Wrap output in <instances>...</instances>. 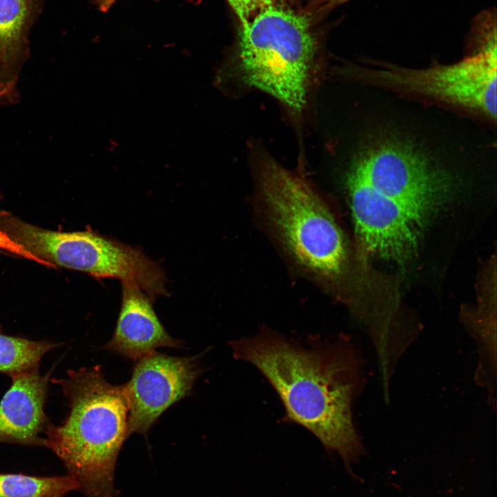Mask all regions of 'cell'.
<instances>
[{
    "label": "cell",
    "instance_id": "9a60e30c",
    "mask_svg": "<svg viewBox=\"0 0 497 497\" xmlns=\"http://www.w3.org/2000/svg\"><path fill=\"white\" fill-rule=\"evenodd\" d=\"M350 0H309L302 10L313 21L334 8Z\"/></svg>",
    "mask_w": 497,
    "mask_h": 497
},
{
    "label": "cell",
    "instance_id": "2e32d148",
    "mask_svg": "<svg viewBox=\"0 0 497 497\" xmlns=\"http://www.w3.org/2000/svg\"><path fill=\"white\" fill-rule=\"evenodd\" d=\"M0 248L19 255L37 262L35 258L24 251L21 246L12 241L8 236L0 230Z\"/></svg>",
    "mask_w": 497,
    "mask_h": 497
},
{
    "label": "cell",
    "instance_id": "5b68a950",
    "mask_svg": "<svg viewBox=\"0 0 497 497\" xmlns=\"http://www.w3.org/2000/svg\"><path fill=\"white\" fill-rule=\"evenodd\" d=\"M346 72L360 81L434 98L496 117V43L448 66L411 69L351 66Z\"/></svg>",
    "mask_w": 497,
    "mask_h": 497
},
{
    "label": "cell",
    "instance_id": "7c38bea8",
    "mask_svg": "<svg viewBox=\"0 0 497 497\" xmlns=\"http://www.w3.org/2000/svg\"><path fill=\"white\" fill-rule=\"evenodd\" d=\"M78 489V483L68 474L35 476L0 473V497H65Z\"/></svg>",
    "mask_w": 497,
    "mask_h": 497
},
{
    "label": "cell",
    "instance_id": "52a82bcc",
    "mask_svg": "<svg viewBox=\"0 0 497 497\" xmlns=\"http://www.w3.org/2000/svg\"><path fill=\"white\" fill-rule=\"evenodd\" d=\"M359 251L398 262L411 258L418 246L419 226L414 214L379 193L351 162L345 175Z\"/></svg>",
    "mask_w": 497,
    "mask_h": 497
},
{
    "label": "cell",
    "instance_id": "8fae6325",
    "mask_svg": "<svg viewBox=\"0 0 497 497\" xmlns=\"http://www.w3.org/2000/svg\"><path fill=\"white\" fill-rule=\"evenodd\" d=\"M35 0H0V106L19 99L18 79L27 57L26 33Z\"/></svg>",
    "mask_w": 497,
    "mask_h": 497
},
{
    "label": "cell",
    "instance_id": "3957f363",
    "mask_svg": "<svg viewBox=\"0 0 497 497\" xmlns=\"http://www.w3.org/2000/svg\"><path fill=\"white\" fill-rule=\"evenodd\" d=\"M313 21L303 11L273 3L240 28L233 59L238 86L276 99L302 119L321 72Z\"/></svg>",
    "mask_w": 497,
    "mask_h": 497
},
{
    "label": "cell",
    "instance_id": "ac0fdd59",
    "mask_svg": "<svg viewBox=\"0 0 497 497\" xmlns=\"http://www.w3.org/2000/svg\"><path fill=\"white\" fill-rule=\"evenodd\" d=\"M116 0H95L99 9L102 12H107L114 4Z\"/></svg>",
    "mask_w": 497,
    "mask_h": 497
},
{
    "label": "cell",
    "instance_id": "ba28073f",
    "mask_svg": "<svg viewBox=\"0 0 497 497\" xmlns=\"http://www.w3.org/2000/svg\"><path fill=\"white\" fill-rule=\"evenodd\" d=\"M197 357H174L153 351L135 360L123 384L128 404V436H147L171 405L188 396L201 373Z\"/></svg>",
    "mask_w": 497,
    "mask_h": 497
},
{
    "label": "cell",
    "instance_id": "e0dca14e",
    "mask_svg": "<svg viewBox=\"0 0 497 497\" xmlns=\"http://www.w3.org/2000/svg\"><path fill=\"white\" fill-rule=\"evenodd\" d=\"M273 2L280 6L299 10L301 6L300 0H273Z\"/></svg>",
    "mask_w": 497,
    "mask_h": 497
},
{
    "label": "cell",
    "instance_id": "277c9868",
    "mask_svg": "<svg viewBox=\"0 0 497 497\" xmlns=\"http://www.w3.org/2000/svg\"><path fill=\"white\" fill-rule=\"evenodd\" d=\"M255 175L260 203L271 230L293 261L329 287L347 272L343 233L324 200L303 177L260 153Z\"/></svg>",
    "mask_w": 497,
    "mask_h": 497
},
{
    "label": "cell",
    "instance_id": "9c48e42d",
    "mask_svg": "<svg viewBox=\"0 0 497 497\" xmlns=\"http://www.w3.org/2000/svg\"><path fill=\"white\" fill-rule=\"evenodd\" d=\"M121 304L115 332L105 349L137 360L159 347L182 348L153 307V301L134 284L121 282Z\"/></svg>",
    "mask_w": 497,
    "mask_h": 497
},
{
    "label": "cell",
    "instance_id": "8992f818",
    "mask_svg": "<svg viewBox=\"0 0 497 497\" xmlns=\"http://www.w3.org/2000/svg\"><path fill=\"white\" fill-rule=\"evenodd\" d=\"M365 181L422 222L446 204L458 188L451 173L432 165L406 143L386 140L359 152L351 161Z\"/></svg>",
    "mask_w": 497,
    "mask_h": 497
},
{
    "label": "cell",
    "instance_id": "7a4b0ae2",
    "mask_svg": "<svg viewBox=\"0 0 497 497\" xmlns=\"http://www.w3.org/2000/svg\"><path fill=\"white\" fill-rule=\"evenodd\" d=\"M54 382L68 398L70 413L61 425L47 426L43 446L61 460L84 497H119L115 470L129 436L124 386L108 382L98 365Z\"/></svg>",
    "mask_w": 497,
    "mask_h": 497
},
{
    "label": "cell",
    "instance_id": "4fadbf2b",
    "mask_svg": "<svg viewBox=\"0 0 497 497\" xmlns=\"http://www.w3.org/2000/svg\"><path fill=\"white\" fill-rule=\"evenodd\" d=\"M57 345L0 333V372L12 376L37 369L44 354Z\"/></svg>",
    "mask_w": 497,
    "mask_h": 497
},
{
    "label": "cell",
    "instance_id": "6da1fadb",
    "mask_svg": "<svg viewBox=\"0 0 497 497\" xmlns=\"http://www.w3.org/2000/svg\"><path fill=\"white\" fill-rule=\"evenodd\" d=\"M237 360L256 367L280 398L289 420L311 431L328 453L338 454L349 474L365 448L353 406L362 387V359L348 337L304 344L262 327L231 343Z\"/></svg>",
    "mask_w": 497,
    "mask_h": 497
},
{
    "label": "cell",
    "instance_id": "30bf717a",
    "mask_svg": "<svg viewBox=\"0 0 497 497\" xmlns=\"http://www.w3.org/2000/svg\"><path fill=\"white\" fill-rule=\"evenodd\" d=\"M49 374L37 369L12 376L0 402V442L43 445L47 426L44 404Z\"/></svg>",
    "mask_w": 497,
    "mask_h": 497
},
{
    "label": "cell",
    "instance_id": "5bb4252c",
    "mask_svg": "<svg viewBox=\"0 0 497 497\" xmlns=\"http://www.w3.org/2000/svg\"><path fill=\"white\" fill-rule=\"evenodd\" d=\"M241 27L246 26L260 10L275 3L273 0H227Z\"/></svg>",
    "mask_w": 497,
    "mask_h": 497
}]
</instances>
